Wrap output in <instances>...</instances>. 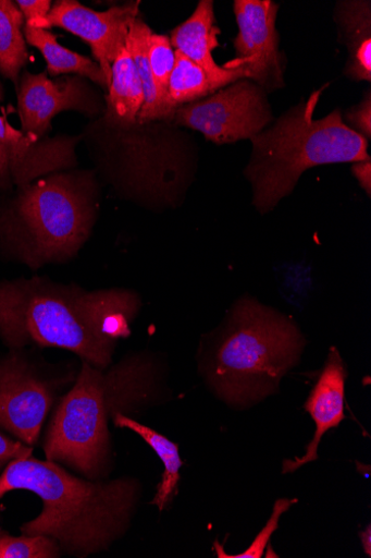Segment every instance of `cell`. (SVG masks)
I'll return each instance as SVG.
<instances>
[{"mask_svg":"<svg viewBox=\"0 0 371 558\" xmlns=\"http://www.w3.org/2000/svg\"><path fill=\"white\" fill-rule=\"evenodd\" d=\"M141 307L126 289L87 291L46 278L0 282V339L11 349L60 348L108 368Z\"/></svg>","mask_w":371,"mask_h":558,"instance_id":"1","label":"cell"},{"mask_svg":"<svg viewBox=\"0 0 371 558\" xmlns=\"http://www.w3.org/2000/svg\"><path fill=\"white\" fill-rule=\"evenodd\" d=\"M29 490L42 501L41 513L22 527L24 535H44L78 557L108 549L129 529L140 485L133 478L83 480L60 464L32 458L11 462L0 476V498Z\"/></svg>","mask_w":371,"mask_h":558,"instance_id":"2","label":"cell"},{"mask_svg":"<svg viewBox=\"0 0 371 558\" xmlns=\"http://www.w3.org/2000/svg\"><path fill=\"white\" fill-rule=\"evenodd\" d=\"M305 344L294 319L243 296L224 325L201 342L200 371L219 398L245 410L279 391Z\"/></svg>","mask_w":371,"mask_h":558,"instance_id":"3","label":"cell"},{"mask_svg":"<svg viewBox=\"0 0 371 558\" xmlns=\"http://www.w3.org/2000/svg\"><path fill=\"white\" fill-rule=\"evenodd\" d=\"M159 378V368L145 354L113 368L83 362L49 425L44 445L47 461L73 468L89 480L99 477L110 459V420L150 404L158 396Z\"/></svg>","mask_w":371,"mask_h":558,"instance_id":"4","label":"cell"},{"mask_svg":"<svg viewBox=\"0 0 371 558\" xmlns=\"http://www.w3.org/2000/svg\"><path fill=\"white\" fill-rule=\"evenodd\" d=\"M322 92H313L273 128L250 138L252 154L245 175L261 215L273 211L308 169L370 159L368 141L347 126L339 110L313 119Z\"/></svg>","mask_w":371,"mask_h":558,"instance_id":"5","label":"cell"},{"mask_svg":"<svg viewBox=\"0 0 371 558\" xmlns=\"http://www.w3.org/2000/svg\"><path fill=\"white\" fill-rule=\"evenodd\" d=\"M97 184L88 172H58L20 189L0 214V242L36 270L73 259L96 221Z\"/></svg>","mask_w":371,"mask_h":558,"instance_id":"6","label":"cell"},{"mask_svg":"<svg viewBox=\"0 0 371 558\" xmlns=\"http://www.w3.org/2000/svg\"><path fill=\"white\" fill-rule=\"evenodd\" d=\"M65 383V377L30 360L24 349H12L0 359V428L30 447L36 445Z\"/></svg>","mask_w":371,"mask_h":558,"instance_id":"7","label":"cell"},{"mask_svg":"<svg viewBox=\"0 0 371 558\" xmlns=\"http://www.w3.org/2000/svg\"><path fill=\"white\" fill-rule=\"evenodd\" d=\"M271 121L267 92L247 78L177 109L172 120L217 144L250 140Z\"/></svg>","mask_w":371,"mask_h":558,"instance_id":"8","label":"cell"},{"mask_svg":"<svg viewBox=\"0 0 371 558\" xmlns=\"http://www.w3.org/2000/svg\"><path fill=\"white\" fill-rule=\"evenodd\" d=\"M234 12L238 35L234 40L236 59L230 63L242 66L246 78L267 93L283 87L284 59L276 29L279 5L271 0H236Z\"/></svg>","mask_w":371,"mask_h":558,"instance_id":"9","label":"cell"},{"mask_svg":"<svg viewBox=\"0 0 371 558\" xmlns=\"http://www.w3.org/2000/svg\"><path fill=\"white\" fill-rule=\"evenodd\" d=\"M22 133L44 138L51 130V120L64 111L94 116L101 109L90 87L79 76L50 81L47 73L24 72L17 89Z\"/></svg>","mask_w":371,"mask_h":558,"instance_id":"10","label":"cell"},{"mask_svg":"<svg viewBox=\"0 0 371 558\" xmlns=\"http://www.w3.org/2000/svg\"><path fill=\"white\" fill-rule=\"evenodd\" d=\"M139 2L95 12L75 0H61L52 5L48 21L51 27H61L85 40L109 85L112 65L120 50L126 46L129 26L138 17Z\"/></svg>","mask_w":371,"mask_h":558,"instance_id":"11","label":"cell"},{"mask_svg":"<svg viewBox=\"0 0 371 558\" xmlns=\"http://www.w3.org/2000/svg\"><path fill=\"white\" fill-rule=\"evenodd\" d=\"M78 140L66 136L35 138L14 129L5 117H0V143L8 148L12 180L20 189L42 175L76 166Z\"/></svg>","mask_w":371,"mask_h":558,"instance_id":"12","label":"cell"},{"mask_svg":"<svg viewBox=\"0 0 371 558\" xmlns=\"http://www.w3.org/2000/svg\"><path fill=\"white\" fill-rule=\"evenodd\" d=\"M347 369L337 348L332 347L329 359L320 379L312 388L305 410L316 424L313 438L306 448L302 458L286 460L283 464V474H290L304 465L318 460V447L324 435L333 428L341 426L346 420L345 415V385Z\"/></svg>","mask_w":371,"mask_h":558,"instance_id":"13","label":"cell"},{"mask_svg":"<svg viewBox=\"0 0 371 558\" xmlns=\"http://www.w3.org/2000/svg\"><path fill=\"white\" fill-rule=\"evenodd\" d=\"M220 34L214 3L211 0H200L193 15L171 33L170 39L175 50H180L210 77L228 86L246 78V72L242 66L228 63L222 68L215 62L213 50L219 47Z\"/></svg>","mask_w":371,"mask_h":558,"instance_id":"14","label":"cell"},{"mask_svg":"<svg viewBox=\"0 0 371 558\" xmlns=\"http://www.w3.org/2000/svg\"><path fill=\"white\" fill-rule=\"evenodd\" d=\"M144 101L143 86L136 66L125 46L112 65V83L109 94L106 95V124L113 129L135 126L138 124Z\"/></svg>","mask_w":371,"mask_h":558,"instance_id":"15","label":"cell"},{"mask_svg":"<svg viewBox=\"0 0 371 558\" xmlns=\"http://www.w3.org/2000/svg\"><path fill=\"white\" fill-rule=\"evenodd\" d=\"M337 23L346 39L349 61L346 75L355 81L371 80L370 2H344L337 7Z\"/></svg>","mask_w":371,"mask_h":558,"instance_id":"16","label":"cell"},{"mask_svg":"<svg viewBox=\"0 0 371 558\" xmlns=\"http://www.w3.org/2000/svg\"><path fill=\"white\" fill-rule=\"evenodd\" d=\"M26 43L36 47L47 63V72L51 76L76 74L86 77L98 84L103 89L110 88L100 66L97 62L72 52L62 46L58 37L49 31L32 28L24 25L23 28Z\"/></svg>","mask_w":371,"mask_h":558,"instance_id":"17","label":"cell"},{"mask_svg":"<svg viewBox=\"0 0 371 558\" xmlns=\"http://www.w3.org/2000/svg\"><path fill=\"white\" fill-rule=\"evenodd\" d=\"M114 423L120 428H127L139 435L153 449L159 460L162 461L165 468L164 474L150 504L157 506L159 511H164L181 481L183 461L180 454V446L162 434L141 425L124 414H118L114 417Z\"/></svg>","mask_w":371,"mask_h":558,"instance_id":"18","label":"cell"},{"mask_svg":"<svg viewBox=\"0 0 371 558\" xmlns=\"http://www.w3.org/2000/svg\"><path fill=\"white\" fill-rule=\"evenodd\" d=\"M152 31L140 19H136L129 26L126 48L135 63L144 92V106L138 116L139 125L157 121H168L162 100L157 93L152 73L148 61V43Z\"/></svg>","mask_w":371,"mask_h":558,"instance_id":"19","label":"cell"},{"mask_svg":"<svg viewBox=\"0 0 371 558\" xmlns=\"http://www.w3.org/2000/svg\"><path fill=\"white\" fill-rule=\"evenodd\" d=\"M24 22L17 4L0 0V74L11 80L17 89L21 71L28 61Z\"/></svg>","mask_w":371,"mask_h":558,"instance_id":"20","label":"cell"},{"mask_svg":"<svg viewBox=\"0 0 371 558\" xmlns=\"http://www.w3.org/2000/svg\"><path fill=\"white\" fill-rule=\"evenodd\" d=\"M226 87L224 83L210 77L200 66L175 50V66L170 78L168 108L172 117L177 109ZM172 122V121H171Z\"/></svg>","mask_w":371,"mask_h":558,"instance_id":"21","label":"cell"},{"mask_svg":"<svg viewBox=\"0 0 371 558\" xmlns=\"http://www.w3.org/2000/svg\"><path fill=\"white\" fill-rule=\"evenodd\" d=\"M148 61L152 73L154 86L162 100L168 121L172 117L168 108L169 86L175 66V50L170 37L152 33L148 43Z\"/></svg>","mask_w":371,"mask_h":558,"instance_id":"22","label":"cell"},{"mask_svg":"<svg viewBox=\"0 0 371 558\" xmlns=\"http://www.w3.org/2000/svg\"><path fill=\"white\" fill-rule=\"evenodd\" d=\"M59 543L44 535L13 536L0 531V558H52L60 557Z\"/></svg>","mask_w":371,"mask_h":558,"instance_id":"23","label":"cell"},{"mask_svg":"<svg viewBox=\"0 0 371 558\" xmlns=\"http://www.w3.org/2000/svg\"><path fill=\"white\" fill-rule=\"evenodd\" d=\"M297 499H279L275 502L273 514L268 522L267 525L259 532L256 536L255 541L250 544V546L240 554H228L224 549V547L215 542L214 547L219 558H261L263 556L264 548L268 547L271 537L277 531L280 520L283 514H285L293 505H295Z\"/></svg>","mask_w":371,"mask_h":558,"instance_id":"24","label":"cell"},{"mask_svg":"<svg viewBox=\"0 0 371 558\" xmlns=\"http://www.w3.org/2000/svg\"><path fill=\"white\" fill-rule=\"evenodd\" d=\"M16 4L26 20L25 25L44 31L51 28L48 21L52 8L50 0H18Z\"/></svg>","mask_w":371,"mask_h":558,"instance_id":"25","label":"cell"},{"mask_svg":"<svg viewBox=\"0 0 371 558\" xmlns=\"http://www.w3.org/2000/svg\"><path fill=\"white\" fill-rule=\"evenodd\" d=\"M360 105L346 113L348 128L361 135L367 141L371 137V96L368 92Z\"/></svg>","mask_w":371,"mask_h":558,"instance_id":"26","label":"cell"},{"mask_svg":"<svg viewBox=\"0 0 371 558\" xmlns=\"http://www.w3.org/2000/svg\"><path fill=\"white\" fill-rule=\"evenodd\" d=\"M33 447L0 433V470L11 462L30 458Z\"/></svg>","mask_w":371,"mask_h":558,"instance_id":"27","label":"cell"},{"mask_svg":"<svg viewBox=\"0 0 371 558\" xmlns=\"http://www.w3.org/2000/svg\"><path fill=\"white\" fill-rule=\"evenodd\" d=\"M351 172L356 180L359 182L362 190L370 196L371 193V162L370 159L366 161L355 162Z\"/></svg>","mask_w":371,"mask_h":558,"instance_id":"28","label":"cell"},{"mask_svg":"<svg viewBox=\"0 0 371 558\" xmlns=\"http://www.w3.org/2000/svg\"><path fill=\"white\" fill-rule=\"evenodd\" d=\"M9 182H13L9 151L7 146L0 143V187L5 186Z\"/></svg>","mask_w":371,"mask_h":558,"instance_id":"29","label":"cell"},{"mask_svg":"<svg viewBox=\"0 0 371 558\" xmlns=\"http://www.w3.org/2000/svg\"><path fill=\"white\" fill-rule=\"evenodd\" d=\"M360 542L363 548V551L368 557L371 556V525L368 524L366 530L360 532Z\"/></svg>","mask_w":371,"mask_h":558,"instance_id":"30","label":"cell"},{"mask_svg":"<svg viewBox=\"0 0 371 558\" xmlns=\"http://www.w3.org/2000/svg\"><path fill=\"white\" fill-rule=\"evenodd\" d=\"M4 100V88L3 85L0 84V104Z\"/></svg>","mask_w":371,"mask_h":558,"instance_id":"31","label":"cell"}]
</instances>
